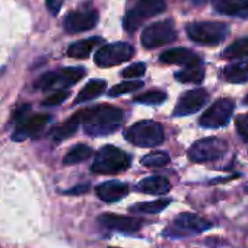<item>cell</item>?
Masks as SVG:
<instances>
[{"mask_svg": "<svg viewBox=\"0 0 248 248\" xmlns=\"http://www.w3.org/2000/svg\"><path fill=\"white\" fill-rule=\"evenodd\" d=\"M69 96H70V91H67V89L56 91L53 95H50L48 98H46V99L43 101V105H44V107H56V105L64 102Z\"/></svg>", "mask_w": 248, "mask_h": 248, "instance_id": "1f68e13d", "label": "cell"}, {"mask_svg": "<svg viewBox=\"0 0 248 248\" xmlns=\"http://www.w3.org/2000/svg\"><path fill=\"white\" fill-rule=\"evenodd\" d=\"M217 14L248 19V0H212Z\"/></svg>", "mask_w": 248, "mask_h": 248, "instance_id": "e0dca14e", "label": "cell"}, {"mask_svg": "<svg viewBox=\"0 0 248 248\" xmlns=\"http://www.w3.org/2000/svg\"><path fill=\"white\" fill-rule=\"evenodd\" d=\"M222 57L226 60H238V59L248 57V38H239L232 44H229L223 50Z\"/></svg>", "mask_w": 248, "mask_h": 248, "instance_id": "d4e9b609", "label": "cell"}, {"mask_svg": "<svg viewBox=\"0 0 248 248\" xmlns=\"http://www.w3.org/2000/svg\"><path fill=\"white\" fill-rule=\"evenodd\" d=\"M213 225L212 222L203 219L202 216L190 212L180 213L171 226L164 229V236H172V238H181V236H191L200 232H204L210 229Z\"/></svg>", "mask_w": 248, "mask_h": 248, "instance_id": "8992f818", "label": "cell"}, {"mask_svg": "<svg viewBox=\"0 0 248 248\" xmlns=\"http://www.w3.org/2000/svg\"><path fill=\"white\" fill-rule=\"evenodd\" d=\"M124 138L139 148H155L164 142V129L158 121H138L124 132Z\"/></svg>", "mask_w": 248, "mask_h": 248, "instance_id": "277c9868", "label": "cell"}, {"mask_svg": "<svg viewBox=\"0 0 248 248\" xmlns=\"http://www.w3.org/2000/svg\"><path fill=\"white\" fill-rule=\"evenodd\" d=\"M130 165L132 156L127 152L108 145L96 152L91 171L98 175H117L129 170Z\"/></svg>", "mask_w": 248, "mask_h": 248, "instance_id": "7a4b0ae2", "label": "cell"}, {"mask_svg": "<svg viewBox=\"0 0 248 248\" xmlns=\"http://www.w3.org/2000/svg\"><path fill=\"white\" fill-rule=\"evenodd\" d=\"M130 188L126 183L123 181H117V180H111V181H105L101 183L99 186H96L95 193L96 196L105 202V203H114L118 202L121 199H124L129 194Z\"/></svg>", "mask_w": 248, "mask_h": 248, "instance_id": "9a60e30c", "label": "cell"}, {"mask_svg": "<svg viewBox=\"0 0 248 248\" xmlns=\"http://www.w3.org/2000/svg\"><path fill=\"white\" fill-rule=\"evenodd\" d=\"M167 9V0H132L130 6L124 15L123 27L129 34L136 32L140 25Z\"/></svg>", "mask_w": 248, "mask_h": 248, "instance_id": "3957f363", "label": "cell"}, {"mask_svg": "<svg viewBox=\"0 0 248 248\" xmlns=\"http://www.w3.org/2000/svg\"><path fill=\"white\" fill-rule=\"evenodd\" d=\"M136 190L140 193H145V194L161 196L171 190V183L165 177L152 175V177H148V178L142 180L140 183H138Z\"/></svg>", "mask_w": 248, "mask_h": 248, "instance_id": "ac0fdd59", "label": "cell"}, {"mask_svg": "<svg viewBox=\"0 0 248 248\" xmlns=\"http://www.w3.org/2000/svg\"><path fill=\"white\" fill-rule=\"evenodd\" d=\"M235 109V102L231 98L216 99L200 117L199 124L206 129H219L228 124Z\"/></svg>", "mask_w": 248, "mask_h": 248, "instance_id": "9c48e42d", "label": "cell"}, {"mask_svg": "<svg viewBox=\"0 0 248 248\" xmlns=\"http://www.w3.org/2000/svg\"><path fill=\"white\" fill-rule=\"evenodd\" d=\"M170 203H171V199H159V200H154V202L136 203L129 207V212H132V213H161Z\"/></svg>", "mask_w": 248, "mask_h": 248, "instance_id": "cb8c5ba5", "label": "cell"}, {"mask_svg": "<svg viewBox=\"0 0 248 248\" xmlns=\"http://www.w3.org/2000/svg\"><path fill=\"white\" fill-rule=\"evenodd\" d=\"M63 2H64V0H46V5H47L48 11L51 12V15L56 16L60 12V9H62Z\"/></svg>", "mask_w": 248, "mask_h": 248, "instance_id": "d590c367", "label": "cell"}, {"mask_svg": "<svg viewBox=\"0 0 248 248\" xmlns=\"http://www.w3.org/2000/svg\"><path fill=\"white\" fill-rule=\"evenodd\" d=\"M135 56V47L130 43H111L102 46L95 53V63L99 67H112L129 62Z\"/></svg>", "mask_w": 248, "mask_h": 248, "instance_id": "ba28073f", "label": "cell"}, {"mask_svg": "<svg viewBox=\"0 0 248 248\" xmlns=\"http://www.w3.org/2000/svg\"><path fill=\"white\" fill-rule=\"evenodd\" d=\"M140 162H142V165H145L148 168H161V167L168 165L171 162V158H170L168 152L156 151V152L145 155Z\"/></svg>", "mask_w": 248, "mask_h": 248, "instance_id": "83f0119b", "label": "cell"}, {"mask_svg": "<svg viewBox=\"0 0 248 248\" xmlns=\"http://www.w3.org/2000/svg\"><path fill=\"white\" fill-rule=\"evenodd\" d=\"M245 193H248V187H245Z\"/></svg>", "mask_w": 248, "mask_h": 248, "instance_id": "74e56055", "label": "cell"}, {"mask_svg": "<svg viewBox=\"0 0 248 248\" xmlns=\"http://www.w3.org/2000/svg\"><path fill=\"white\" fill-rule=\"evenodd\" d=\"M228 152V143L220 138H204L191 145L188 149V158L191 162H212L225 156Z\"/></svg>", "mask_w": 248, "mask_h": 248, "instance_id": "52a82bcc", "label": "cell"}, {"mask_svg": "<svg viewBox=\"0 0 248 248\" xmlns=\"http://www.w3.org/2000/svg\"><path fill=\"white\" fill-rule=\"evenodd\" d=\"M222 76L229 83H245V82H248V60L228 64L223 69Z\"/></svg>", "mask_w": 248, "mask_h": 248, "instance_id": "ffe728a7", "label": "cell"}, {"mask_svg": "<svg viewBox=\"0 0 248 248\" xmlns=\"http://www.w3.org/2000/svg\"><path fill=\"white\" fill-rule=\"evenodd\" d=\"M78 127H79V124L70 117L66 123H63V124H60V126L53 129V132H51L53 142L54 143H60V142L69 139L70 136H73L78 132Z\"/></svg>", "mask_w": 248, "mask_h": 248, "instance_id": "484cf974", "label": "cell"}, {"mask_svg": "<svg viewBox=\"0 0 248 248\" xmlns=\"http://www.w3.org/2000/svg\"><path fill=\"white\" fill-rule=\"evenodd\" d=\"M102 43V38L99 37H92V38H86V40H79L73 44L69 46L67 48V56L72 59H86L89 57V54L92 53V50Z\"/></svg>", "mask_w": 248, "mask_h": 248, "instance_id": "d6986e66", "label": "cell"}, {"mask_svg": "<svg viewBox=\"0 0 248 248\" xmlns=\"http://www.w3.org/2000/svg\"><path fill=\"white\" fill-rule=\"evenodd\" d=\"M167 99V93L164 91H159V89H152V91H148L139 96L135 98V102H139V104H145V105H159L162 104L164 101Z\"/></svg>", "mask_w": 248, "mask_h": 248, "instance_id": "f546056e", "label": "cell"}, {"mask_svg": "<svg viewBox=\"0 0 248 248\" xmlns=\"http://www.w3.org/2000/svg\"><path fill=\"white\" fill-rule=\"evenodd\" d=\"M159 60L165 64H180V66H186V67L202 63L200 57L194 51L184 48V47L171 48V50L164 51L159 56Z\"/></svg>", "mask_w": 248, "mask_h": 248, "instance_id": "2e32d148", "label": "cell"}, {"mask_svg": "<svg viewBox=\"0 0 248 248\" xmlns=\"http://www.w3.org/2000/svg\"><path fill=\"white\" fill-rule=\"evenodd\" d=\"M146 72V64L145 63H135L129 67H126L121 72V76L126 79H135V78H140L143 76Z\"/></svg>", "mask_w": 248, "mask_h": 248, "instance_id": "d6a6232c", "label": "cell"}, {"mask_svg": "<svg viewBox=\"0 0 248 248\" xmlns=\"http://www.w3.org/2000/svg\"><path fill=\"white\" fill-rule=\"evenodd\" d=\"M244 104H247V105H248V95H247V96L244 98Z\"/></svg>", "mask_w": 248, "mask_h": 248, "instance_id": "8d00e7d4", "label": "cell"}, {"mask_svg": "<svg viewBox=\"0 0 248 248\" xmlns=\"http://www.w3.org/2000/svg\"><path fill=\"white\" fill-rule=\"evenodd\" d=\"M175 79L181 83H202L204 79V66L200 63L184 67L183 70L175 73Z\"/></svg>", "mask_w": 248, "mask_h": 248, "instance_id": "603a6c76", "label": "cell"}, {"mask_svg": "<svg viewBox=\"0 0 248 248\" xmlns=\"http://www.w3.org/2000/svg\"><path fill=\"white\" fill-rule=\"evenodd\" d=\"M89 188H91V184H89V183H85V184L75 186L73 188H70V190H67V191H63V194H67V196H80V194L88 193Z\"/></svg>", "mask_w": 248, "mask_h": 248, "instance_id": "e575fe53", "label": "cell"}, {"mask_svg": "<svg viewBox=\"0 0 248 248\" xmlns=\"http://www.w3.org/2000/svg\"><path fill=\"white\" fill-rule=\"evenodd\" d=\"M98 223L109 231L123 232V233H135L142 229L143 220L130 217V216H123V215H112V213H104L98 216Z\"/></svg>", "mask_w": 248, "mask_h": 248, "instance_id": "5bb4252c", "label": "cell"}, {"mask_svg": "<svg viewBox=\"0 0 248 248\" xmlns=\"http://www.w3.org/2000/svg\"><path fill=\"white\" fill-rule=\"evenodd\" d=\"M175 40H177V31L171 19L149 25L142 34V44L148 50L171 44Z\"/></svg>", "mask_w": 248, "mask_h": 248, "instance_id": "30bf717a", "label": "cell"}, {"mask_svg": "<svg viewBox=\"0 0 248 248\" xmlns=\"http://www.w3.org/2000/svg\"><path fill=\"white\" fill-rule=\"evenodd\" d=\"M92 154H93L92 148H89L86 145H76L66 154V156L63 158V164L64 165H75V164L83 162L88 158H91Z\"/></svg>", "mask_w": 248, "mask_h": 248, "instance_id": "4316f807", "label": "cell"}, {"mask_svg": "<svg viewBox=\"0 0 248 248\" xmlns=\"http://www.w3.org/2000/svg\"><path fill=\"white\" fill-rule=\"evenodd\" d=\"M105 89H107V82L105 80H102V79L89 80L83 86V89L78 93V96L75 99V104H82V102L92 101V99L98 98L99 95H102Z\"/></svg>", "mask_w": 248, "mask_h": 248, "instance_id": "44dd1931", "label": "cell"}, {"mask_svg": "<svg viewBox=\"0 0 248 248\" xmlns=\"http://www.w3.org/2000/svg\"><path fill=\"white\" fill-rule=\"evenodd\" d=\"M143 85H145V83H143L142 80H126V82H121V83L112 86V88L108 91V96L115 98V96H120V95H124V93L135 92V91L142 89Z\"/></svg>", "mask_w": 248, "mask_h": 248, "instance_id": "f1b7e54d", "label": "cell"}, {"mask_svg": "<svg viewBox=\"0 0 248 248\" xmlns=\"http://www.w3.org/2000/svg\"><path fill=\"white\" fill-rule=\"evenodd\" d=\"M235 126L239 138L244 142H248V114H241L235 118Z\"/></svg>", "mask_w": 248, "mask_h": 248, "instance_id": "836d02e7", "label": "cell"}, {"mask_svg": "<svg viewBox=\"0 0 248 248\" xmlns=\"http://www.w3.org/2000/svg\"><path fill=\"white\" fill-rule=\"evenodd\" d=\"M72 118L83 126V130L88 136L99 138L115 133L123 124L124 112L121 108L111 104H99L95 107H88L76 114Z\"/></svg>", "mask_w": 248, "mask_h": 248, "instance_id": "6da1fadb", "label": "cell"}, {"mask_svg": "<svg viewBox=\"0 0 248 248\" xmlns=\"http://www.w3.org/2000/svg\"><path fill=\"white\" fill-rule=\"evenodd\" d=\"M85 73H86V70L83 67H66V69L57 70V88H59V91L78 83L85 76Z\"/></svg>", "mask_w": 248, "mask_h": 248, "instance_id": "7402d4cb", "label": "cell"}, {"mask_svg": "<svg viewBox=\"0 0 248 248\" xmlns=\"http://www.w3.org/2000/svg\"><path fill=\"white\" fill-rule=\"evenodd\" d=\"M187 35L191 41L203 46L220 44L229 32V28L223 22H193L186 27Z\"/></svg>", "mask_w": 248, "mask_h": 248, "instance_id": "5b68a950", "label": "cell"}, {"mask_svg": "<svg viewBox=\"0 0 248 248\" xmlns=\"http://www.w3.org/2000/svg\"><path fill=\"white\" fill-rule=\"evenodd\" d=\"M98 19H99V14L95 9H89V8L79 9V11L70 12L64 18L63 27L67 34H80V32L95 28V25L98 24Z\"/></svg>", "mask_w": 248, "mask_h": 248, "instance_id": "8fae6325", "label": "cell"}, {"mask_svg": "<svg viewBox=\"0 0 248 248\" xmlns=\"http://www.w3.org/2000/svg\"><path fill=\"white\" fill-rule=\"evenodd\" d=\"M34 86L40 91H48L57 88V72H47L43 73L34 83Z\"/></svg>", "mask_w": 248, "mask_h": 248, "instance_id": "4dcf8cb0", "label": "cell"}, {"mask_svg": "<svg viewBox=\"0 0 248 248\" xmlns=\"http://www.w3.org/2000/svg\"><path fill=\"white\" fill-rule=\"evenodd\" d=\"M209 101V92L203 88H197V89H191L188 92H184L174 109V115L175 117H186V115H191L196 114L197 111H200Z\"/></svg>", "mask_w": 248, "mask_h": 248, "instance_id": "7c38bea8", "label": "cell"}, {"mask_svg": "<svg viewBox=\"0 0 248 248\" xmlns=\"http://www.w3.org/2000/svg\"><path fill=\"white\" fill-rule=\"evenodd\" d=\"M50 121H51V115L50 114L27 115L24 120L19 121L15 133L12 135V140L14 142H24L25 139L37 138L38 133L47 126Z\"/></svg>", "mask_w": 248, "mask_h": 248, "instance_id": "4fadbf2b", "label": "cell"}]
</instances>
